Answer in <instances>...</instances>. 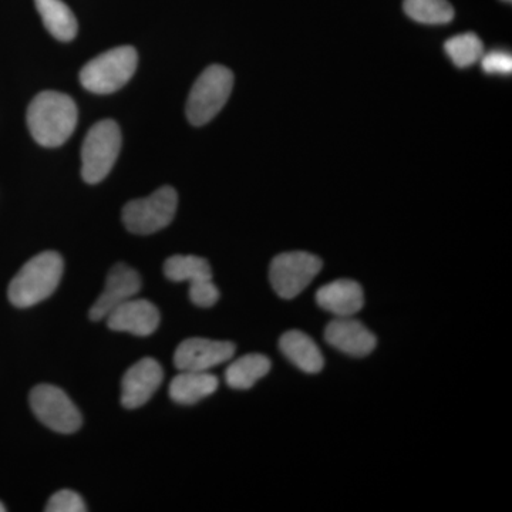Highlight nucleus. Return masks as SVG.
I'll list each match as a JSON object with an SVG mask.
<instances>
[{
    "label": "nucleus",
    "instance_id": "nucleus-1",
    "mask_svg": "<svg viewBox=\"0 0 512 512\" xmlns=\"http://www.w3.org/2000/svg\"><path fill=\"white\" fill-rule=\"evenodd\" d=\"M76 103L67 94H37L28 109L30 134L43 147H59L69 140L77 126Z\"/></svg>",
    "mask_w": 512,
    "mask_h": 512
},
{
    "label": "nucleus",
    "instance_id": "nucleus-2",
    "mask_svg": "<svg viewBox=\"0 0 512 512\" xmlns=\"http://www.w3.org/2000/svg\"><path fill=\"white\" fill-rule=\"evenodd\" d=\"M63 269L62 255L57 252L33 256L10 282L9 301L16 308H30L45 301L62 281Z\"/></svg>",
    "mask_w": 512,
    "mask_h": 512
},
{
    "label": "nucleus",
    "instance_id": "nucleus-3",
    "mask_svg": "<svg viewBox=\"0 0 512 512\" xmlns=\"http://www.w3.org/2000/svg\"><path fill=\"white\" fill-rule=\"evenodd\" d=\"M138 56L131 46L114 47L94 57L80 72L84 89L96 94H110L126 86L137 70Z\"/></svg>",
    "mask_w": 512,
    "mask_h": 512
},
{
    "label": "nucleus",
    "instance_id": "nucleus-4",
    "mask_svg": "<svg viewBox=\"0 0 512 512\" xmlns=\"http://www.w3.org/2000/svg\"><path fill=\"white\" fill-rule=\"evenodd\" d=\"M234 87V74L228 67L214 64L198 77L192 86L187 101V117L192 126L210 123L231 96Z\"/></svg>",
    "mask_w": 512,
    "mask_h": 512
},
{
    "label": "nucleus",
    "instance_id": "nucleus-5",
    "mask_svg": "<svg viewBox=\"0 0 512 512\" xmlns=\"http://www.w3.org/2000/svg\"><path fill=\"white\" fill-rule=\"evenodd\" d=\"M121 131L116 121L103 120L87 133L82 147V177L87 184H97L110 174L119 158Z\"/></svg>",
    "mask_w": 512,
    "mask_h": 512
},
{
    "label": "nucleus",
    "instance_id": "nucleus-6",
    "mask_svg": "<svg viewBox=\"0 0 512 512\" xmlns=\"http://www.w3.org/2000/svg\"><path fill=\"white\" fill-rule=\"evenodd\" d=\"M177 207V191L173 187H161L146 198L128 202L121 217L128 231L150 235L173 222Z\"/></svg>",
    "mask_w": 512,
    "mask_h": 512
},
{
    "label": "nucleus",
    "instance_id": "nucleus-7",
    "mask_svg": "<svg viewBox=\"0 0 512 512\" xmlns=\"http://www.w3.org/2000/svg\"><path fill=\"white\" fill-rule=\"evenodd\" d=\"M323 262L319 256L309 252H285L275 256L269 268V281L282 299H295L301 295L313 279L322 271Z\"/></svg>",
    "mask_w": 512,
    "mask_h": 512
},
{
    "label": "nucleus",
    "instance_id": "nucleus-8",
    "mask_svg": "<svg viewBox=\"0 0 512 512\" xmlns=\"http://www.w3.org/2000/svg\"><path fill=\"white\" fill-rule=\"evenodd\" d=\"M30 407L37 419L56 433L72 434L82 427V413L76 404L53 384L36 386L30 393Z\"/></svg>",
    "mask_w": 512,
    "mask_h": 512
},
{
    "label": "nucleus",
    "instance_id": "nucleus-9",
    "mask_svg": "<svg viewBox=\"0 0 512 512\" xmlns=\"http://www.w3.org/2000/svg\"><path fill=\"white\" fill-rule=\"evenodd\" d=\"M234 355L235 345L227 340L190 338L175 350L174 365L181 372H208L212 367L228 362Z\"/></svg>",
    "mask_w": 512,
    "mask_h": 512
},
{
    "label": "nucleus",
    "instance_id": "nucleus-10",
    "mask_svg": "<svg viewBox=\"0 0 512 512\" xmlns=\"http://www.w3.org/2000/svg\"><path fill=\"white\" fill-rule=\"evenodd\" d=\"M164 370L153 357H144L130 367L121 380V404L126 409L144 406L160 389Z\"/></svg>",
    "mask_w": 512,
    "mask_h": 512
},
{
    "label": "nucleus",
    "instance_id": "nucleus-11",
    "mask_svg": "<svg viewBox=\"0 0 512 512\" xmlns=\"http://www.w3.org/2000/svg\"><path fill=\"white\" fill-rule=\"evenodd\" d=\"M141 278L136 269L126 264H117L107 275L106 286L90 309V319L100 322L110 315L121 303L133 299L140 292Z\"/></svg>",
    "mask_w": 512,
    "mask_h": 512
},
{
    "label": "nucleus",
    "instance_id": "nucleus-12",
    "mask_svg": "<svg viewBox=\"0 0 512 512\" xmlns=\"http://www.w3.org/2000/svg\"><path fill=\"white\" fill-rule=\"evenodd\" d=\"M160 311L147 299H128L106 318L107 326L116 332L134 336H150L160 325Z\"/></svg>",
    "mask_w": 512,
    "mask_h": 512
},
{
    "label": "nucleus",
    "instance_id": "nucleus-13",
    "mask_svg": "<svg viewBox=\"0 0 512 512\" xmlns=\"http://www.w3.org/2000/svg\"><path fill=\"white\" fill-rule=\"evenodd\" d=\"M325 339L332 348L353 357H365L375 350L376 336L359 320L336 318L325 330Z\"/></svg>",
    "mask_w": 512,
    "mask_h": 512
},
{
    "label": "nucleus",
    "instance_id": "nucleus-14",
    "mask_svg": "<svg viewBox=\"0 0 512 512\" xmlns=\"http://www.w3.org/2000/svg\"><path fill=\"white\" fill-rule=\"evenodd\" d=\"M316 302L323 311L332 313L336 318H349L362 311L365 293L359 282L338 279L319 288L316 292Z\"/></svg>",
    "mask_w": 512,
    "mask_h": 512
},
{
    "label": "nucleus",
    "instance_id": "nucleus-15",
    "mask_svg": "<svg viewBox=\"0 0 512 512\" xmlns=\"http://www.w3.org/2000/svg\"><path fill=\"white\" fill-rule=\"evenodd\" d=\"M279 349L286 359L305 373H319L325 365L322 352L301 330H289L279 340Z\"/></svg>",
    "mask_w": 512,
    "mask_h": 512
},
{
    "label": "nucleus",
    "instance_id": "nucleus-16",
    "mask_svg": "<svg viewBox=\"0 0 512 512\" xmlns=\"http://www.w3.org/2000/svg\"><path fill=\"white\" fill-rule=\"evenodd\" d=\"M218 384V377L210 372L183 370L170 383V397L175 403L190 406L217 392Z\"/></svg>",
    "mask_w": 512,
    "mask_h": 512
},
{
    "label": "nucleus",
    "instance_id": "nucleus-17",
    "mask_svg": "<svg viewBox=\"0 0 512 512\" xmlns=\"http://www.w3.org/2000/svg\"><path fill=\"white\" fill-rule=\"evenodd\" d=\"M37 12L50 35L60 42H70L77 35V20L62 0H35Z\"/></svg>",
    "mask_w": 512,
    "mask_h": 512
},
{
    "label": "nucleus",
    "instance_id": "nucleus-18",
    "mask_svg": "<svg viewBox=\"0 0 512 512\" xmlns=\"http://www.w3.org/2000/svg\"><path fill=\"white\" fill-rule=\"evenodd\" d=\"M269 370H271L269 357L251 353V355L239 357L231 363L225 372V380L232 389L248 390L259 379L268 375Z\"/></svg>",
    "mask_w": 512,
    "mask_h": 512
},
{
    "label": "nucleus",
    "instance_id": "nucleus-19",
    "mask_svg": "<svg viewBox=\"0 0 512 512\" xmlns=\"http://www.w3.org/2000/svg\"><path fill=\"white\" fill-rule=\"evenodd\" d=\"M164 274L174 282H198L212 279L210 262L201 256L174 255L165 261Z\"/></svg>",
    "mask_w": 512,
    "mask_h": 512
},
{
    "label": "nucleus",
    "instance_id": "nucleus-20",
    "mask_svg": "<svg viewBox=\"0 0 512 512\" xmlns=\"http://www.w3.org/2000/svg\"><path fill=\"white\" fill-rule=\"evenodd\" d=\"M404 12L424 25H446L454 18V9L448 0H404Z\"/></svg>",
    "mask_w": 512,
    "mask_h": 512
},
{
    "label": "nucleus",
    "instance_id": "nucleus-21",
    "mask_svg": "<svg viewBox=\"0 0 512 512\" xmlns=\"http://www.w3.org/2000/svg\"><path fill=\"white\" fill-rule=\"evenodd\" d=\"M444 49L457 67L471 66L484 55L483 42L474 33H463V35L451 37L444 45Z\"/></svg>",
    "mask_w": 512,
    "mask_h": 512
},
{
    "label": "nucleus",
    "instance_id": "nucleus-22",
    "mask_svg": "<svg viewBox=\"0 0 512 512\" xmlns=\"http://www.w3.org/2000/svg\"><path fill=\"white\" fill-rule=\"evenodd\" d=\"M46 512H86V504L79 494L72 490H60L52 495L47 503Z\"/></svg>",
    "mask_w": 512,
    "mask_h": 512
},
{
    "label": "nucleus",
    "instance_id": "nucleus-23",
    "mask_svg": "<svg viewBox=\"0 0 512 512\" xmlns=\"http://www.w3.org/2000/svg\"><path fill=\"white\" fill-rule=\"evenodd\" d=\"M190 299L194 305L200 306V308H211L220 299V291L212 279L192 282L190 284Z\"/></svg>",
    "mask_w": 512,
    "mask_h": 512
},
{
    "label": "nucleus",
    "instance_id": "nucleus-24",
    "mask_svg": "<svg viewBox=\"0 0 512 512\" xmlns=\"http://www.w3.org/2000/svg\"><path fill=\"white\" fill-rule=\"evenodd\" d=\"M481 66L484 72L488 74H511L512 56L511 53L503 50H494L481 57Z\"/></svg>",
    "mask_w": 512,
    "mask_h": 512
},
{
    "label": "nucleus",
    "instance_id": "nucleus-25",
    "mask_svg": "<svg viewBox=\"0 0 512 512\" xmlns=\"http://www.w3.org/2000/svg\"><path fill=\"white\" fill-rule=\"evenodd\" d=\"M5 511H6L5 505H3V503H0V512H5Z\"/></svg>",
    "mask_w": 512,
    "mask_h": 512
},
{
    "label": "nucleus",
    "instance_id": "nucleus-26",
    "mask_svg": "<svg viewBox=\"0 0 512 512\" xmlns=\"http://www.w3.org/2000/svg\"><path fill=\"white\" fill-rule=\"evenodd\" d=\"M504 2H511V0H504Z\"/></svg>",
    "mask_w": 512,
    "mask_h": 512
}]
</instances>
